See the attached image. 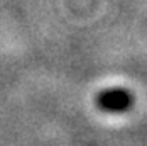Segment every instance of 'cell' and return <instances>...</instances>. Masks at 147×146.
Listing matches in <instances>:
<instances>
[{"label":"cell","instance_id":"6da1fadb","mask_svg":"<svg viewBox=\"0 0 147 146\" xmlns=\"http://www.w3.org/2000/svg\"><path fill=\"white\" fill-rule=\"evenodd\" d=\"M98 107L103 111H110V112H123L130 107L132 104V95L125 90V88H110L105 90L98 95L96 99Z\"/></svg>","mask_w":147,"mask_h":146}]
</instances>
